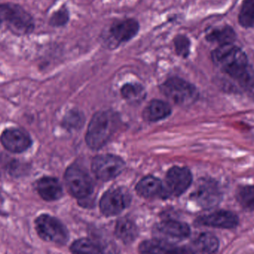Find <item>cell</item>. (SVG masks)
Returning <instances> with one entry per match:
<instances>
[{
  "label": "cell",
  "mask_w": 254,
  "mask_h": 254,
  "mask_svg": "<svg viewBox=\"0 0 254 254\" xmlns=\"http://www.w3.org/2000/svg\"><path fill=\"white\" fill-rule=\"evenodd\" d=\"M140 252L141 253H169V252H176L175 248L170 245L166 244L158 240H149L143 242L140 246Z\"/></svg>",
  "instance_id": "cell-22"
},
{
  "label": "cell",
  "mask_w": 254,
  "mask_h": 254,
  "mask_svg": "<svg viewBox=\"0 0 254 254\" xmlns=\"http://www.w3.org/2000/svg\"><path fill=\"white\" fill-rule=\"evenodd\" d=\"M37 190L40 196L46 201H57L63 195V188L59 180L55 177H44L37 183Z\"/></svg>",
  "instance_id": "cell-13"
},
{
  "label": "cell",
  "mask_w": 254,
  "mask_h": 254,
  "mask_svg": "<svg viewBox=\"0 0 254 254\" xmlns=\"http://www.w3.org/2000/svg\"><path fill=\"white\" fill-rule=\"evenodd\" d=\"M35 229L39 237L49 243L65 245L68 240L66 228L61 221L48 214H42L36 219Z\"/></svg>",
  "instance_id": "cell-5"
},
{
  "label": "cell",
  "mask_w": 254,
  "mask_h": 254,
  "mask_svg": "<svg viewBox=\"0 0 254 254\" xmlns=\"http://www.w3.org/2000/svg\"><path fill=\"white\" fill-rule=\"evenodd\" d=\"M65 182L70 193L77 198H85L92 192V182L86 171L73 165L67 169Z\"/></svg>",
  "instance_id": "cell-7"
},
{
  "label": "cell",
  "mask_w": 254,
  "mask_h": 254,
  "mask_svg": "<svg viewBox=\"0 0 254 254\" xmlns=\"http://www.w3.org/2000/svg\"><path fill=\"white\" fill-rule=\"evenodd\" d=\"M196 224L200 226L221 228V229H233L237 227L239 219L237 215L232 212L219 210L211 214L206 215L198 218Z\"/></svg>",
  "instance_id": "cell-12"
},
{
  "label": "cell",
  "mask_w": 254,
  "mask_h": 254,
  "mask_svg": "<svg viewBox=\"0 0 254 254\" xmlns=\"http://www.w3.org/2000/svg\"><path fill=\"white\" fill-rule=\"evenodd\" d=\"M171 113V108L167 103L161 100L151 101L144 110V118L149 122H156L167 117Z\"/></svg>",
  "instance_id": "cell-18"
},
{
  "label": "cell",
  "mask_w": 254,
  "mask_h": 254,
  "mask_svg": "<svg viewBox=\"0 0 254 254\" xmlns=\"http://www.w3.org/2000/svg\"><path fill=\"white\" fill-rule=\"evenodd\" d=\"M0 25H1V23H0Z\"/></svg>",
  "instance_id": "cell-30"
},
{
  "label": "cell",
  "mask_w": 254,
  "mask_h": 254,
  "mask_svg": "<svg viewBox=\"0 0 254 254\" xmlns=\"http://www.w3.org/2000/svg\"><path fill=\"white\" fill-rule=\"evenodd\" d=\"M207 39L209 41L220 43L221 44L231 43L235 39V34L234 30L229 26L220 27L214 28L210 31L207 35Z\"/></svg>",
  "instance_id": "cell-20"
},
{
  "label": "cell",
  "mask_w": 254,
  "mask_h": 254,
  "mask_svg": "<svg viewBox=\"0 0 254 254\" xmlns=\"http://www.w3.org/2000/svg\"><path fill=\"white\" fill-rule=\"evenodd\" d=\"M158 230L164 235L181 240L188 238L190 234L189 226L177 221L168 220L161 222L158 225Z\"/></svg>",
  "instance_id": "cell-16"
},
{
  "label": "cell",
  "mask_w": 254,
  "mask_h": 254,
  "mask_svg": "<svg viewBox=\"0 0 254 254\" xmlns=\"http://www.w3.org/2000/svg\"><path fill=\"white\" fill-rule=\"evenodd\" d=\"M212 58L218 67L242 86L247 88L254 86V79L249 69L247 56L241 49L231 43L221 45L213 51Z\"/></svg>",
  "instance_id": "cell-1"
},
{
  "label": "cell",
  "mask_w": 254,
  "mask_h": 254,
  "mask_svg": "<svg viewBox=\"0 0 254 254\" xmlns=\"http://www.w3.org/2000/svg\"><path fill=\"white\" fill-rule=\"evenodd\" d=\"M0 23L4 24L16 35L30 34L34 28V19L31 14L15 3L0 4Z\"/></svg>",
  "instance_id": "cell-3"
},
{
  "label": "cell",
  "mask_w": 254,
  "mask_h": 254,
  "mask_svg": "<svg viewBox=\"0 0 254 254\" xmlns=\"http://www.w3.org/2000/svg\"><path fill=\"white\" fill-rule=\"evenodd\" d=\"M3 203V198L2 196H1V193H0V206L1 205V204Z\"/></svg>",
  "instance_id": "cell-29"
},
{
  "label": "cell",
  "mask_w": 254,
  "mask_h": 254,
  "mask_svg": "<svg viewBox=\"0 0 254 254\" xmlns=\"http://www.w3.org/2000/svg\"><path fill=\"white\" fill-rule=\"evenodd\" d=\"M162 182L152 176L143 177L136 186V192L141 197L146 198H155L164 192Z\"/></svg>",
  "instance_id": "cell-14"
},
{
  "label": "cell",
  "mask_w": 254,
  "mask_h": 254,
  "mask_svg": "<svg viewBox=\"0 0 254 254\" xmlns=\"http://www.w3.org/2000/svg\"><path fill=\"white\" fill-rule=\"evenodd\" d=\"M161 89L167 98L179 105H190L198 97L193 85L179 78L168 79L161 85Z\"/></svg>",
  "instance_id": "cell-4"
},
{
  "label": "cell",
  "mask_w": 254,
  "mask_h": 254,
  "mask_svg": "<svg viewBox=\"0 0 254 254\" xmlns=\"http://www.w3.org/2000/svg\"><path fill=\"white\" fill-rule=\"evenodd\" d=\"M219 246V240L214 235L204 233L192 243V252L194 253L213 254L217 252Z\"/></svg>",
  "instance_id": "cell-17"
},
{
  "label": "cell",
  "mask_w": 254,
  "mask_h": 254,
  "mask_svg": "<svg viewBox=\"0 0 254 254\" xmlns=\"http://www.w3.org/2000/svg\"><path fill=\"white\" fill-rule=\"evenodd\" d=\"M130 200L128 192L124 189H110L101 198L100 203L101 212L105 216H116L128 207Z\"/></svg>",
  "instance_id": "cell-9"
},
{
  "label": "cell",
  "mask_w": 254,
  "mask_h": 254,
  "mask_svg": "<svg viewBox=\"0 0 254 254\" xmlns=\"http://www.w3.org/2000/svg\"><path fill=\"white\" fill-rule=\"evenodd\" d=\"M0 142L6 150L15 154L25 152L32 145V140L28 134L16 128L4 130L0 137Z\"/></svg>",
  "instance_id": "cell-11"
},
{
  "label": "cell",
  "mask_w": 254,
  "mask_h": 254,
  "mask_svg": "<svg viewBox=\"0 0 254 254\" xmlns=\"http://www.w3.org/2000/svg\"><path fill=\"white\" fill-rule=\"evenodd\" d=\"M190 43L188 37L185 36H178L175 39V46L177 53L181 56L186 58L190 52Z\"/></svg>",
  "instance_id": "cell-26"
},
{
  "label": "cell",
  "mask_w": 254,
  "mask_h": 254,
  "mask_svg": "<svg viewBox=\"0 0 254 254\" xmlns=\"http://www.w3.org/2000/svg\"><path fill=\"white\" fill-rule=\"evenodd\" d=\"M122 95L128 102L138 103L146 97V92L141 85L127 84L122 87Z\"/></svg>",
  "instance_id": "cell-21"
},
{
  "label": "cell",
  "mask_w": 254,
  "mask_h": 254,
  "mask_svg": "<svg viewBox=\"0 0 254 254\" xmlns=\"http://www.w3.org/2000/svg\"><path fill=\"white\" fill-rule=\"evenodd\" d=\"M24 167H25V166H23V164H21L19 161H12L8 167L9 172H10V174H12V175H19L17 170H19V173L21 174V173H22V171L25 170Z\"/></svg>",
  "instance_id": "cell-28"
},
{
  "label": "cell",
  "mask_w": 254,
  "mask_h": 254,
  "mask_svg": "<svg viewBox=\"0 0 254 254\" xmlns=\"http://www.w3.org/2000/svg\"><path fill=\"white\" fill-rule=\"evenodd\" d=\"M191 198L204 210H210L219 205L222 192L219 183L213 179H201L197 183Z\"/></svg>",
  "instance_id": "cell-6"
},
{
  "label": "cell",
  "mask_w": 254,
  "mask_h": 254,
  "mask_svg": "<svg viewBox=\"0 0 254 254\" xmlns=\"http://www.w3.org/2000/svg\"><path fill=\"white\" fill-rule=\"evenodd\" d=\"M192 180V174L188 169L173 167L166 176V192L169 195L179 196L190 187Z\"/></svg>",
  "instance_id": "cell-10"
},
{
  "label": "cell",
  "mask_w": 254,
  "mask_h": 254,
  "mask_svg": "<svg viewBox=\"0 0 254 254\" xmlns=\"http://www.w3.org/2000/svg\"><path fill=\"white\" fill-rule=\"evenodd\" d=\"M118 118L111 111H101L92 118L88 127L86 143L93 149H99L107 144L116 132Z\"/></svg>",
  "instance_id": "cell-2"
},
{
  "label": "cell",
  "mask_w": 254,
  "mask_h": 254,
  "mask_svg": "<svg viewBox=\"0 0 254 254\" xmlns=\"http://www.w3.org/2000/svg\"><path fill=\"white\" fill-rule=\"evenodd\" d=\"M237 199L242 207L254 210V185L240 187L237 190Z\"/></svg>",
  "instance_id": "cell-24"
},
{
  "label": "cell",
  "mask_w": 254,
  "mask_h": 254,
  "mask_svg": "<svg viewBox=\"0 0 254 254\" xmlns=\"http://www.w3.org/2000/svg\"><path fill=\"white\" fill-rule=\"evenodd\" d=\"M138 31L139 25L137 21L128 19L113 25L111 34L117 41L123 43L133 38Z\"/></svg>",
  "instance_id": "cell-15"
},
{
  "label": "cell",
  "mask_w": 254,
  "mask_h": 254,
  "mask_svg": "<svg viewBox=\"0 0 254 254\" xmlns=\"http://www.w3.org/2000/svg\"><path fill=\"white\" fill-rule=\"evenodd\" d=\"M68 20V12L65 7H62L55 12L50 19V24L53 26L65 25Z\"/></svg>",
  "instance_id": "cell-27"
},
{
  "label": "cell",
  "mask_w": 254,
  "mask_h": 254,
  "mask_svg": "<svg viewBox=\"0 0 254 254\" xmlns=\"http://www.w3.org/2000/svg\"><path fill=\"white\" fill-rule=\"evenodd\" d=\"M116 234L124 243H131L137 237V228L128 219H120L116 225Z\"/></svg>",
  "instance_id": "cell-19"
},
{
  "label": "cell",
  "mask_w": 254,
  "mask_h": 254,
  "mask_svg": "<svg viewBox=\"0 0 254 254\" xmlns=\"http://www.w3.org/2000/svg\"><path fill=\"white\" fill-rule=\"evenodd\" d=\"M125 168L123 160L113 155L95 157L92 164L94 174L104 181L112 180L119 176Z\"/></svg>",
  "instance_id": "cell-8"
},
{
  "label": "cell",
  "mask_w": 254,
  "mask_h": 254,
  "mask_svg": "<svg viewBox=\"0 0 254 254\" xmlns=\"http://www.w3.org/2000/svg\"><path fill=\"white\" fill-rule=\"evenodd\" d=\"M239 21L243 26H254V0H245L239 15Z\"/></svg>",
  "instance_id": "cell-23"
},
{
  "label": "cell",
  "mask_w": 254,
  "mask_h": 254,
  "mask_svg": "<svg viewBox=\"0 0 254 254\" xmlns=\"http://www.w3.org/2000/svg\"><path fill=\"white\" fill-rule=\"evenodd\" d=\"M71 251L73 253L77 254H98L101 252L96 244L87 239H82L73 243Z\"/></svg>",
  "instance_id": "cell-25"
}]
</instances>
